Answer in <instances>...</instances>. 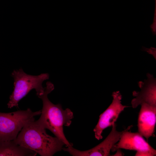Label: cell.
I'll use <instances>...</instances> for the list:
<instances>
[{
    "mask_svg": "<svg viewBox=\"0 0 156 156\" xmlns=\"http://www.w3.org/2000/svg\"><path fill=\"white\" fill-rule=\"evenodd\" d=\"M142 50L146 51L148 53L152 55L155 57H156V48L151 47L150 49L144 47H142Z\"/></svg>",
    "mask_w": 156,
    "mask_h": 156,
    "instance_id": "obj_12",
    "label": "cell"
},
{
    "mask_svg": "<svg viewBox=\"0 0 156 156\" xmlns=\"http://www.w3.org/2000/svg\"><path fill=\"white\" fill-rule=\"evenodd\" d=\"M155 1V6L154 16L153 23L150 26L153 35H156V0Z\"/></svg>",
    "mask_w": 156,
    "mask_h": 156,
    "instance_id": "obj_11",
    "label": "cell"
},
{
    "mask_svg": "<svg viewBox=\"0 0 156 156\" xmlns=\"http://www.w3.org/2000/svg\"><path fill=\"white\" fill-rule=\"evenodd\" d=\"M112 129L108 135L101 143L94 147L85 151L76 149L73 146H67L63 150L73 156H110V151L113 146L119 140L122 133L125 129L121 131L116 130V125L114 123Z\"/></svg>",
    "mask_w": 156,
    "mask_h": 156,
    "instance_id": "obj_7",
    "label": "cell"
},
{
    "mask_svg": "<svg viewBox=\"0 0 156 156\" xmlns=\"http://www.w3.org/2000/svg\"><path fill=\"white\" fill-rule=\"evenodd\" d=\"M46 84L43 93L38 96L42 101L43 106L40 116L36 121L42 127L51 131L66 146H73L65 137L63 126H70L74 117L73 113L70 109L64 110L60 104H54L49 100L48 95L53 90L54 86L50 81L47 82Z\"/></svg>",
    "mask_w": 156,
    "mask_h": 156,
    "instance_id": "obj_1",
    "label": "cell"
},
{
    "mask_svg": "<svg viewBox=\"0 0 156 156\" xmlns=\"http://www.w3.org/2000/svg\"><path fill=\"white\" fill-rule=\"evenodd\" d=\"M112 103L99 116L98 122L94 129L95 137L99 140L103 138V130L112 125L116 121L120 114L126 108L129 107L121 103L122 95L119 91L114 92Z\"/></svg>",
    "mask_w": 156,
    "mask_h": 156,
    "instance_id": "obj_6",
    "label": "cell"
},
{
    "mask_svg": "<svg viewBox=\"0 0 156 156\" xmlns=\"http://www.w3.org/2000/svg\"><path fill=\"white\" fill-rule=\"evenodd\" d=\"M41 110L32 111L30 108L10 113L0 112V142L13 140L24 126L35 120Z\"/></svg>",
    "mask_w": 156,
    "mask_h": 156,
    "instance_id": "obj_4",
    "label": "cell"
},
{
    "mask_svg": "<svg viewBox=\"0 0 156 156\" xmlns=\"http://www.w3.org/2000/svg\"><path fill=\"white\" fill-rule=\"evenodd\" d=\"M37 154L16 144L13 140L0 142V156H35Z\"/></svg>",
    "mask_w": 156,
    "mask_h": 156,
    "instance_id": "obj_10",
    "label": "cell"
},
{
    "mask_svg": "<svg viewBox=\"0 0 156 156\" xmlns=\"http://www.w3.org/2000/svg\"><path fill=\"white\" fill-rule=\"evenodd\" d=\"M140 105L138 118V132L148 142L150 137H155L154 133L156 122V106L145 103Z\"/></svg>",
    "mask_w": 156,
    "mask_h": 156,
    "instance_id": "obj_9",
    "label": "cell"
},
{
    "mask_svg": "<svg viewBox=\"0 0 156 156\" xmlns=\"http://www.w3.org/2000/svg\"><path fill=\"white\" fill-rule=\"evenodd\" d=\"M13 141L41 156H52L62 149L65 144L57 137L48 135L46 129L35 120L26 124Z\"/></svg>",
    "mask_w": 156,
    "mask_h": 156,
    "instance_id": "obj_2",
    "label": "cell"
},
{
    "mask_svg": "<svg viewBox=\"0 0 156 156\" xmlns=\"http://www.w3.org/2000/svg\"><path fill=\"white\" fill-rule=\"evenodd\" d=\"M11 75L14 80V87L7 104L10 108L18 107L19 102L32 90H35L38 96L42 94L44 89L42 83L49 79V76L48 73L38 75H29L22 68L14 70Z\"/></svg>",
    "mask_w": 156,
    "mask_h": 156,
    "instance_id": "obj_3",
    "label": "cell"
},
{
    "mask_svg": "<svg viewBox=\"0 0 156 156\" xmlns=\"http://www.w3.org/2000/svg\"><path fill=\"white\" fill-rule=\"evenodd\" d=\"M133 127L129 126L122 133L118 143L112 147L114 152L118 149H124L137 151L135 156H156V151L138 132L133 133L129 131Z\"/></svg>",
    "mask_w": 156,
    "mask_h": 156,
    "instance_id": "obj_5",
    "label": "cell"
},
{
    "mask_svg": "<svg viewBox=\"0 0 156 156\" xmlns=\"http://www.w3.org/2000/svg\"><path fill=\"white\" fill-rule=\"evenodd\" d=\"M147 79L138 83L140 91H134L132 92L133 96L135 97L131 101L132 107L133 108L144 103L156 106V78L149 73H147Z\"/></svg>",
    "mask_w": 156,
    "mask_h": 156,
    "instance_id": "obj_8",
    "label": "cell"
}]
</instances>
